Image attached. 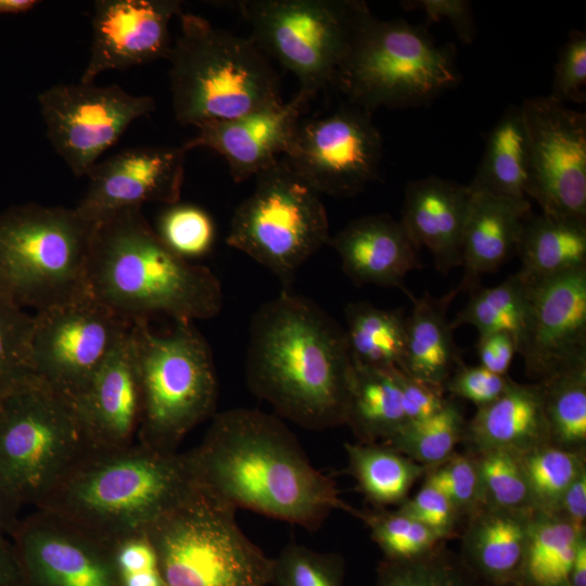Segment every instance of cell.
<instances>
[{
  "label": "cell",
  "instance_id": "obj_29",
  "mask_svg": "<svg viewBox=\"0 0 586 586\" xmlns=\"http://www.w3.org/2000/svg\"><path fill=\"white\" fill-rule=\"evenodd\" d=\"M468 186L496 196L530 200L528 141L519 105L509 106L488 133L482 161Z\"/></svg>",
  "mask_w": 586,
  "mask_h": 586
},
{
  "label": "cell",
  "instance_id": "obj_34",
  "mask_svg": "<svg viewBox=\"0 0 586 586\" xmlns=\"http://www.w3.org/2000/svg\"><path fill=\"white\" fill-rule=\"evenodd\" d=\"M572 524L556 514L535 511L531 521L521 586H569L570 571L579 538Z\"/></svg>",
  "mask_w": 586,
  "mask_h": 586
},
{
  "label": "cell",
  "instance_id": "obj_4",
  "mask_svg": "<svg viewBox=\"0 0 586 586\" xmlns=\"http://www.w3.org/2000/svg\"><path fill=\"white\" fill-rule=\"evenodd\" d=\"M192 485L186 454L137 441L123 447H90L36 509L114 546L146 535Z\"/></svg>",
  "mask_w": 586,
  "mask_h": 586
},
{
  "label": "cell",
  "instance_id": "obj_20",
  "mask_svg": "<svg viewBox=\"0 0 586 586\" xmlns=\"http://www.w3.org/2000/svg\"><path fill=\"white\" fill-rule=\"evenodd\" d=\"M181 13L178 0L95 1L90 56L80 81L93 84L106 71L168 59L169 24Z\"/></svg>",
  "mask_w": 586,
  "mask_h": 586
},
{
  "label": "cell",
  "instance_id": "obj_54",
  "mask_svg": "<svg viewBox=\"0 0 586 586\" xmlns=\"http://www.w3.org/2000/svg\"><path fill=\"white\" fill-rule=\"evenodd\" d=\"M10 536H0V586H15L22 577L21 568Z\"/></svg>",
  "mask_w": 586,
  "mask_h": 586
},
{
  "label": "cell",
  "instance_id": "obj_17",
  "mask_svg": "<svg viewBox=\"0 0 586 586\" xmlns=\"http://www.w3.org/2000/svg\"><path fill=\"white\" fill-rule=\"evenodd\" d=\"M10 537L31 586H122L114 546L58 515L36 509Z\"/></svg>",
  "mask_w": 586,
  "mask_h": 586
},
{
  "label": "cell",
  "instance_id": "obj_31",
  "mask_svg": "<svg viewBox=\"0 0 586 586\" xmlns=\"http://www.w3.org/2000/svg\"><path fill=\"white\" fill-rule=\"evenodd\" d=\"M354 367L345 425L359 443H384L407 424L398 368Z\"/></svg>",
  "mask_w": 586,
  "mask_h": 586
},
{
  "label": "cell",
  "instance_id": "obj_52",
  "mask_svg": "<svg viewBox=\"0 0 586 586\" xmlns=\"http://www.w3.org/2000/svg\"><path fill=\"white\" fill-rule=\"evenodd\" d=\"M114 558L119 575L160 569L155 550L146 535L114 545Z\"/></svg>",
  "mask_w": 586,
  "mask_h": 586
},
{
  "label": "cell",
  "instance_id": "obj_44",
  "mask_svg": "<svg viewBox=\"0 0 586 586\" xmlns=\"http://www.w3.org/2000/svg\"><path fill=\"white\" fill-rule=\"evenodd\" d=\"M155 231L173 252L188 260L208 254L216 238L215 225L207 212L179 202L162 213Z\"/></svg>",
  "mask_w": 586,
  "mask_h": 586
},
{
  "label": "cell",
  "instance_id": "obj_27",
  "mask_svg": "<svg viewBox=\"0 0 586 586\" xmlns=\"http://www.w3.org/2000/svg\"><path fill=\"white\" fill-rule=\"evenodd\" d=\"M535 510L480 508L470 515L461 550L464 563L492 586L519 581Z\"/></svg>",
  "mask_w": 586,
  "mask_h": 586
},
{
  "label": "cell",
  "instance_id": "obj_9",
  "mask_svg": "<svg viewBox=\"0 0 586 586\" xmlns=\"http://www.w3.org/2000/svg\"><path fill=\"white\" fill-rule=\"evenodd\" d=\"M141 394L137 442L177 451L183 437L214 415L218 384L212 351L193 322L154 333L148 319L131 326Z\"/></svg>",
  "mask_w": 586,
  "mask_h": 586
},
{
  "label": "cell",
  "instance_id": "obj_49",
  "mask_svg": "<svg viewBox=\"0 0 586 586\" xmlns=\"http://www.w3.org/2000/svg\"><path fill=\"white\" fill-rule=\"evenodd\" d=\"M400 5L407 11H420L426 23L447 20L454 27L459 39L471 43L475 35V25L471 4L466 0H409Z\"/></svg>",
  "mask_w": 586,
  "mask_h": 586
},
{
  "label": "cell",
  "instance_id": "obj_16",
  "mask_svg": "<svg viewBox=\"0 0 586 586\" xmlns=\"http://www.w3.org/2000/svg\"><path fill=\"white\" fill-rule=\"evenodd\" d=\"M38 103L48 139L76 176H87L133 120L155 109L152 97L81 81L54 85Z\"/></svg>",
  "mask_w": 586,
  "mask_h": 586
},
{
  "label": "cell",
  "instance_id": "obj_5",
  "mask_svg": "<svg viewBox=\"0 0 586 586\" xmlns=\"http://www.w3.org/2000/svg\"><path fill=\"white\" fill-rule=\"evenodd\" d=\"M179 16L180 35L167 59L177 122L199 127L283 101L277 73L250 38L192 13Z\"/></svg>",
  "mask_w": 586,
  "mask_h": 586
},
{
  "label": "cell",
  "instance_id": "obj_14",
  "mask_svg": "<svg viewBox=\"0 0 586 586\" xmlns=\"http://www.w3.org/2000/svg\"><path fill=\"white\" fill-rule=\"evenodd\" d=\"M382 155L371 113L347 103L301 119L283 162L318 194L353 196L378 178Z\"/></svg>",
  "mask_w": 586,
  "mask_h": 586
},
{
  "label": "cell",
  "instance_id": "obj_41",
  "mask_svg": "<svg viewBox=\"0 0 586 586\" xmlns=\"http://www.w3.org/2000/svg\"><path fill=\"white\" fill-rule=\"evenodd\" d=\"M476 453L482 506L500 510H534L521 456L497 448Z\"/></svg>",
  "mask_w": 586,
  "mask_h": 586
},
{
  "label": "cell",
  "instance_id": "obj_51",
  "mask_svg": "<svg viewBox=\"0 0 586 586\" xmlns=\"http://www.w3.org/2000/svg\"><path fill=\"white\" fill-rule=\"evenodd\" d=\"M476 353L480 366L500 375H508V370L518 354L514 336L507 332L479 335Z\"/></svg>",
  "mask_w": 586,
  "mask_h": 586
},
{
  "label": "cell",
  "instance_id": "obj_32",
  "mask_svg": "<svg viewBox=\"0 0 586 586\" xmlns=\"http://www.w3.org/2000/svg\"><path fill=\"white\" fill-rule=\"evenodd\" d=\"M344 330L355 366L400 369L406 343V316L402 309L357 302L346 306Z\"/></svg>",
  "mask_w": 586,
  "mask_h": 586
},
{
  "label": "cell",
  "instance_id": "obj_39",
  "mask_svg": "<svg viewBox=\"0 0 586 586\" xmlns=\"http://www.w3.org/2000/svg\"><path fill=\"white\" fill-rule=\"evenodd\" d=\"M535 511L556 514L560 500L585 469L579 453L546 445L521 456Z\"/></svg>",
  "mask_w": 586,
  "mask_h": 586
},
{
  "label": "cell",
  "instance_id": "obj_36",
  "mask_svg": "<svg viewBox=\"0 0 586 586\" xmlns=\"http://www.w3.org/2000/svg\"><path fill=\"white\" fill-rule=\"evenodd\" d=\"M528 311V282L519 272L492 288L471 291L467 305L451 321L453 328L471 326L479 335L507 332L517 344L523 334Z\"/></svg>",
  "mask_w": 586,
  "mask_h": 586
},
{
  "label": "cell",
  "instance_id": "obj_33",
  "mask_svg": "<svg viewBox=\"0 0 586 586\" xmlns=\"http://www.w3.org/2000/svg\"><path fill=\"white\" fill-rule=\"evenodd\" d=\"M349 471L359 491L375 507L403 504L424 466L386 444H345Z\"/></svg>",
  "mask_w": 586,
  "mask_h": 586
},
{
  "label": "cell",
  "instance_id": "obj_50",
  "mask_svg": "<svg viewBox=\"0 0 586 586\" xmlns=\"http://www.w3.org/2000/svg\"><path fill=\"white\" fill-rule=\"evenodd\" d=\"M397 379L407 423L435 415L447 400L444 385L418 380L400 369L397 370Z\"/></svg>",
  "mask_w": 586,
  "mask_h": 586
},
{
  "label": "cell",
  "instance_id": "obj_45",
  "mask_svg": "<svg viewBox=\"0 0 586 586\" xmlns=\"http://www.w3.org/2000/svg\"><path fill=\"white\" fill-rule=\"evenodd\" d=\"M425 482L441 489L459 514L470 517L483 507L474 456L453 454L443 462L432 467Z\"/></svg>",
  "mask_w": 586,
  "mask_h": 586
},
{
  "label": "cell",
  "instance_id": "obj_48",
  "mask_svg": "<svg viewBox=\"0 0 586 586\" xmlns=\"http://www.w3.org/2000/svg\"><path fill=\"white\" fill-rule=\"evenodd\" d=\"M398 510L440 532L446 538L453 535L460 515L449 498L426 482L412 498L400 504Z\"/></svg>",
  "mask_w": 586,
  "mask_h": 586
},
{
  "label": "cell",
  "instance_id": "obj_11",
  "mask_svg": "<svg viewBox=\"0 0 586 586\" xmlns=\"http://www.w3.org/2000/svg\"><path fill=\"white\" fill-rule=\"evenodd\" d=\"M251 40L298 80L310 100L333 85L358 31L373 16L360 0H244L238 2Z\"/></svg>",
  "mask_w": 586,
  "mask_h": 586
},
{
  "label": "cell",
  "instance_id": "obj_40",
  "mask_svg": "<svg viewBox=\"0 0 586 586\" xmlns=\"http://www.w3.org/2000/svg\"><path fill=\"white\" fill-rule=\"evenodd\" d=\"M369 527L385 560H410L435 549L446 538L400 510H353Z\"/></svg>",
  "mask_w": 586,
  "mask_h": 586
},
{
  "label": "cell",
  "instance_id": "obj_43",
  "mask_svg": "<svg viewBox=\"0 0 586 586\" xmlns=\"http://www.w3.org/2000/svg\"><path fill=\"white\" fill-rule=\"evenodd\" d=\"M271 586H344L340 557L291 543L272 559Z\"/></svg>",
  "mask_w": 586,
  "mask_h": 586
},
{
  "label": "cell",
  "instance_id": "obj_13",
  "mask_svg": "<svg viewBox=\"0 0 586 586\" xmlns=\"http://www.w3.org/2000/svg\"><path fill=\"white\" fill-rule=\"evenodd\" d=\"M35 375L74 400L129 331L130 321L89 293L33 315Z\"/></svg>",
  "mask_w": 586,
  "mask_h": 586
},
{
  "label": "cell",
  "instance_id": "obj_6",
  "mask_svg": "<svg viewBox=\"0 0 586 586\" xmlns=\"http://www.w3.org/2000/svg\"><path fill=\"white\" fill-rule=\"evenodd\" d=\"M95 224L76 208L36 203L0 215V290L36 311L88 294Z\"/></svg>",
  "mask_w": 586,
  "mask_h": 586
},
{
  "label": "cell",
  "instance_id": "obj_10",
  "mask_svg": "<svg viewBox=\"0 0 586 586\" xmlns=\"http://www.w3.org/2000/svg\"><path fill=\"white\" fill-rule=\"evenodd\" d=\"M72 399L33 374L0 398V486L35 508L90 448Z\"/></svg>",
  "mask_w": 586,
  "mask_h": 586
},
{
  "label": "cell",
  "instance_id": "obj_37",
  "mask_svg": "<svg viewBox=\"0 0 586 586\" xmlns=\"http://www.w3.org/2000/svg\"><path fill=\"white\" fill-rule=\"evenodd\" d=\"M464 430L466 422L459 407L447 399L435 415L407 423L383 444L424 467H434L454 454Z\"/></svg>",
  "mask_w": 586,
  "mask_h": 586
},
{
  "label": "cell",
  "instance_id": "obj_3",
  "mask_svg": "<svg viewBox=\"0 0 586 586\" xmlns=\"http://www.w3.org/2000/svg\"><path fill=\"white\" fill-rule=\"evenodd\" d=\"M87 282L91 296L130 321L154 314L176 322L205 320L217 316L224 303L216 275L173 252L141 208L95 224Z\"/></svg>",
  "mask_w": 586,
  "mask_h": 586
},
{
  "label": "cell",
  "instance_id": "obj_15",
  "mask_svg": "<svg viewBox=\"0 0 586 586\" xmlns=\"http://www.w3.org/2000/svg\"><path fill=\"white\" fill-rule=\"evenodd\" d=\"M528 141L530 192L545 215L586 222V114L549 95L520 105Z\"/></svg>",
  "mask_w": 586,
  "mask_h": 586
},
{
  "label": "cell",
  "instance_id": "obj_23",
  "mask_svg": "<svg viewBox=\"0 0 586 586\" xmlns=\"http://www.w3.org/2000/svg\"><path fill=\"white\" fill-rule=\"evenodd\" d=\"M471 199L469 186L437 176L406 186L399 221L419 250L430 251L436 269L443 275L461 266Z\"/></svg>",
  "mask_w": 586,
  "mask_h": 586
},
{
  "label": "cell",
  "instance_id": "obj_19",
  "mask_svg": "<svg viewBox=\"0 0 586 586\" xmlns=\"http://www.w3.org/2000/svg\"><path fill=\"white\" fill-rule=\"evenodd\" d=\"M186 154L182 145L137 146L95 163L87 174L88 189L76 211L97 224L116 212L141 208L149 202L178 203Z\"/></svg>",
  "mask_w": 586,
  "mask_h": 586
},
{
  "label": "cell",
  "instance_id": "obj_24",
  "mask_svg": "<svg viewBox=\"0 0 586 586\" xmlns=\"http://www.w3.org/2000/svg\"><path fill=\"white\" fill-rule=\"evenodd\" d=\"M328 244L357 285L403 288L405 277L421 267L420 250L402 222L388 214L357 218L330 237Z\"/></svg>",
  "mask_w": 586,
  "mask_h": 586
},
{
  "label": "cell",
  "instance_id": "obj_1",
  "mask_svg": "<svg viewBox=\"0 0 586 586\" xmlns=\"http://www.w3.org/2000/svg\"><path fill=\"white\" fill-rule=\"evenodd\" d=\"M186 458L193 483L235 510L307 530L318 528L335 509L351 510L281 419L259 410L215 415Z\"/></svg>",
  "mask_w": 586,
  "mask_h": 586
},
{
  "label": "cell",
  "instance_id": "obj_26",
  "mask_svg": "<svg viewBox=\"0 0 586 586\" xmlns=\"http://www.w3.org/2000/svg\"><path fill=\"white\" fill-rule=\"evenodd\" d=\"M463 438L476 450L497 448L520 456L550 445L540 384L512 381L499 398L477 408Z\"/></svg>",
  "mask_w": 586,
  "mask_h": 586
},
{
  "label": "cell",
  "instance_id": "obj_22",
  "mask_svg": "<svg viewBox=\"0 0 586 586\" xmlns=\"http://www.w3.org/2000/svg\"><path fill=\"white\" fill-rule=\"evenodd\" d=\"M73 403L92 447H123L137 441L141 394L131 327Z\"/></svg>",
  "mask_w": 586,
  "mask_h": 586
},
{
  "label": "cell",
  "instance_id": "obj_46",
  "mask_svg": "<svg viewBox=\"0 0 586 586\" xmlns=\"http://www.w3.org/2000/svg\"><path fill=\"white\" fill-rule=\"evenodd\" d=\"M553 100L584 102L586 100V35L572 30L561 48L555 66L551 92Z\"/></svg>",
  "mask_w": 586,
  "mask_h": 586
},
{
  "label": "cell",
  "instance_id": "obj_12",
  "mask_svg": "<svg viewBox=\"0 0 586 586\" xmlns=\"http://www.w3.org/2000/svg\"><path fill=\"white\" fill-rule=\"evenodd\" d=\"M255 180L232 215L226 241L291 290L297 270L330 240L328 214L319 194L283 161Z\"/></svg>",
  "mask_w": 586,
  "mask_h": 586
},
{
  "label": "cell",
  "instance_id": "obj_21",
  "mask_svg": "<svg viewBox=\"0 0 586 586\" xmlns=\"http://www.w3.org/2000/svg\"><path fill=\"white\" fill-rule=\"evenodd\" d=\"M308 101L296 93L288 102L237 118L203 124L182 146L187 152L195 148L217 152L226 160L232 179L242 182L284 155Z\"/></svg>",
  "mask_w": 586,
  "mask_h": 586
},
{
  "label": "cell",
  "instance_id": "obj_38",
  "mask_svg": "<svg viewBox=\"0 0 586 586\" xmlns=\"http://www.w3.org/2000/svg\"><path fill=\"white\" fill-rule=\"evenodd\" d=\"M374 586H492L476 575L457 555L437 546L410 560H383Z\"/></svg>",
  "mask_w": 586,
  "mask_h": 586
},
{
  "label": "cell",
  "instance_id": "obj_2",
  "mask_svg": "<svg viewBox=\"0 0 586 586\" xmlns=\"http://www.w3.org/2000/svg\"><path fill=\"white\" fill-rule=\"evenodd\" d=\"M249 388L308 430L345 425L354 362L345 330L307 297L283 290L253 315Z\"/></svg>",
  "mask_w": 586,
  "mask_h": 586
},
{
  "label": "cell",
  "instance_id": "obj_7",
  "mask_svg": "<svg viewBox=\"0 0 586 586\" xmlns=\"http://www.w3.org/2000/svg\"><path fill=\"white\" fill-rule=\"evenodd\" d=\"M460 80L454 46H441L422 25L372 16L358 31L333 86L348 104L378 107L426 105Z\"/></svg>",
  "mask_w": 586,
  "mask_h": 586
},
{
  "label": "cell",
  "instance_id": "obj_55",
  "mask_svg": "<svg viewBox=\"0 0 586 586\" xmlns=\"http://www.w3.org/2000/svg\"><path fill=\"white\" fill-rule=\"evenodd\" d=\"M21 506L0 486V536H10L18 522Z\"/></svg>",
  "mask_w": 586,
  "mask_h": 586
},
{
  "label": "cell",
  "instance_id": "obj_53",
  "mask_svg": "<svg viewBox=\"0 0 586 586\" xmlns=\"http://www.w3.org/2000/svg\"><path fill=\"white\" fill-rule=\"evenodd\" d=\"M556 515L563 518L578 532L585 533L586 470L584 469L564 492Z\"/></svg>",
  "mask_w": 586,
  "mask_h": 586
},
{
  "label": "cell",
  "instance_id": "obj_47",
  "mask_svg": "<svg viewBox=\"0 0 586 586\" xmlns=\"http://www.w3.org/2000/svg\"><path fill=\"white\" fill-rule=\"evenodd\" d=\"M513 380L496 374L482 366H466L463 362L445 382V390L474 403L477 408L499 398Z\"/></svg>",
  "mask_w": 586,
  "mask_h": 586
},
{
  "label": "cell",
  "instance_id": "obj_18",
  "mask_svg": "<svg viewBox=\"0 0 586 586\" xmlns=\"http://www.w3.org/2000/svg\"><path fill=\"white\" fill-rule=\"evenodd\" d=\"M528 282V311L518 343L528 377L540 382L586 362V268Z\"/></svg>",
  "mask_w": 586,
  "mask_h": 586
},
{
  "label": "cell",
  "instance_id": "obj_25",
  "mask_svg": "<svg viewBox=\"0 0 586 586\" xmlns=\"http://www.w3.org/2000/svg\"><path fill=\"white\" fill-rule=\"evenodd\" d=\"M471 189V188H470ZM472 191L462 238L463 278L457 285L473 291L482 276L496 271L517 253L530 200H512L486 192Z\"/></svg>",
  "mask_w": 586,
  "mask_h": 586
},
{
  "label": "cell",
  "instance_id": "obj_58",
  "mask_svg": "<svg viewBox=\"0 0 586 586\" xmlns=\"http://www.w3.org/2000/svg\"><path fill=\"white\" fill-rule=\"evenodd\" d=\"M508 586H521V585H518V584H511V585H508Z\"/></svg>",
  "mask_w": 586,
  "mask_h": 586
},
{
  "label": "cell",
  "instance_id": "obj_28",
  "mask_svg": "<svg viewBox=\"0 0 586 586\" xmlns=\"http://www.w3.org/2000/svg\"><path fill=\"white\" fill-rule=\"evenodd\" d=\"M412 309L406 317L405 355L400 370L421 381L444 385L462 364L447 310L460 293L456 286L442 297L428 291L416 297L406 291Z\"/></svg>",
  "mask_w": 586,
  "mask_h": 586
},
{
  "label": "cell",
  "instance_id": "obj_8",
  "mask_svg": "<svg viewBox=\"0 0 586 586\" xmlns=\"http://www.w3.org/2000/svg\"><path fill=\"white\" fill-rule=\"evenodd\" d=\"M235 509L191 489L148 530L166 586H271L272 559L240 528Z\"/></svg>",
  "mask_w": 586,
  "mask_h": 586
},
{
  "label": "cell",
  "instance_id": "obj_42",
  "mask_svg": "<svg viewBox=\"0 0 586 586\" xmlns=\"http://www.w3.org/2000/svg\"><path fill=\"white\" fill-rule=\"evenodd\" d=\"M33 316L0 290V398L33 375Z\"/></svg>",
  "mask_w": 586,
  "mask_h": 586
},
{
  "label": "cell",
  "instance_id": "obj_30",
  "mask_svg": "<svg viewBox=\"0 0 586 586\" xmlns=\"http://www.w3.org/2000/svg\"><path fill=\"white\" fill-rule=\"evenodd\" d=\"M517 253L519 275L538 281L586 268V222L545 214L525 219Z\"/></svg>",
  "mask_w": 586,
  "mask_h": 586
},
{
  "label": "cell",
  "instance_id": "obj_56",
  "mask_svg": "<svg viewBox=\"0 0 586 586\" xmlns=\"http://www.w3.org/2000/svg\"><path fill=\"white\" fill-rule=\"evenodd\" d=\"M569 586H586V538L583 535L576 547L569 577Z\"/></svg>",
  "mask_w": 586,
  "mask_h": 586
},
{
  "label": "cell",
  "instance_id": "obj_57",
  "mask_svg": "<svg viewBox=\"0 0 586 586\" xmlns=\"http://www.w3.org/2000/svg\"><path fill=\"white\" fill-rule=\"evenodd\" d=\"M38 4L37 0H0V15L25 13Z\"/></svg>",
  "mask_w": 586,
  "mask_h": 586
},
{
  "label": "cell",
  "instance_id": "obj_35",
  "mask_svg": "<svg viewBox=\"0 0 586 586\" xmlns=\"http://www.w3.org/2000/svg\"><path fill=\"white\" fill-rule=\"evenodd\" d=\"M538 383L550 445L583 454L586 445V362Z\"/></svg>",
  "mask_w": 586,
  "mask_h": 586
}]
</instances>
